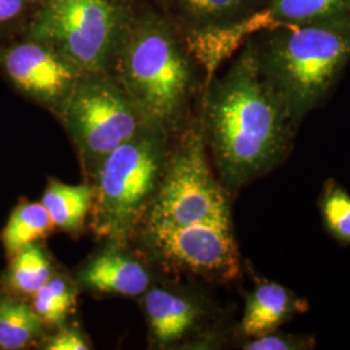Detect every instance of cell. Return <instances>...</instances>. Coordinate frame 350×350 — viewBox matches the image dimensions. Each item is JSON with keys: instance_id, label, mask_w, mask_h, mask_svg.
<instances>
[{"instance_id": "1", "label": "cell", "mask_w": 350, "mask_h": 350, "mask_svg": "<svg viewBox=\"0 0 350 350\" xmlns=\"http://www.w3.org/2000/svg\"><path fill=\"white\" fill-rule=\"evenodd\" d=\"M202 133L228 191L270 173L292 150L297 127L250 46L206 88Z\"/></svg>"}, {"instance_id": "2", "label": "cell", "mask_w": 350, "mask_h": 350, "mask_svg": "<svg viewBox=\"0 0 350 350\" xmlns=\"http://www.w3.org/2000/svg\"><path fill=\"white\" fill-rule=\"evenodd\" d=\"M266 79L296 127L322 104L350 60V13L270 30L256 47Z\"/></svg>"}, {"instance_id": "3", "label": "cell", "mask_w": 350, "mask_h": 350, "mask_svg": "<svg viewBox=\"0 0 350 350\" xmlns=\"http://www.w3.org/2000/svg\"><path fill=\"white\" fill-rule=\"evenodd\" d=\"M111 69L113 78L152 122L166 130L178 122L193 73L187 52L161 18L146 16L126 24Z\"/></svg>"}, {"instance_id": "4", "label": "cell", "mask_w": 350, "mask_h": 350, "mask_svg": "<svg viewBox=\"0 0 350 350\" xmlns=\"http://www.w3.org/2000/svg\"><path fill=\"white\" fill-rule=\"evenodd\" d=\"M167 130L150 124L103 161L94 187L90 227L98 238L122 248L138 234L169 157Z\"/></svg>"}, {"instance_id": "5", "label": "cell", "mask_w": 350, "mask_h": 350, "mask_svg": "<svg viewBox=\"0 0 350 350\" xmlns=\"http://www.w3.org/2000/svg\"><path fill=\"white\" fill-rule=\"evenodd\" d=\"M228 200L227 189L213 173L202 129L193 127L169 152L160 185L140 227L186 234L231 227Z\"/></svg>"}, {"instance_id": "6", "label": "cell", "mask_w": 350, "mask_h": 350, "mask_svg": "<svg viewBox=\"0 0 350 350\" xmlns=\"http://www.w3.org/2000/svg\"><path fill=\"white\" fill-rule=\"evenodd\" d=\"M59 117L88 183L113 150L154 124L109 73L81 75Z\"/></svg>"}, {"instance_id": "7", "label": "cell", "mask_w": 350, "mask_h": 350, "mask_svg": "<svg viewBox=\"0 0 350 350\" xmlns=\"http://www.w3.org/2000/svg\"><path fill=\"white\" fill-rule=\"evenodd\" d=\"M125 25L122 12L109 0H46L30 36L83 75L109 73Z\"/></svg>"}, {"instance_id": "8", "label": "cell", "mask_w": 350, "mask_h": 350, "mask_svg": "<svg viewBox=\"0 0 350 350\" xmlns=\"http://www.w3.org/2000/svg\"><path fill=\"white\" fill-rule=\"evenodd\" d=\"M0 63L14 88L59 116L83 75L62 53L37 40L8 49Z\"/></svg>"}, {"instance_id": "9", "label": "cell", "mask_w": 350, "mask_h": 350, "mask_svg": "<svg viewBox=\"0 0 350 350\" xmlns=\"http://www.w3.org/2000/svg\"><path fill=\"white\" fill-rule=\"evenodd\" d=\"M280 24L266 8L260 12H252L237 21L221 25L208 26L188 30L186 34V51L200 64L205 70L206 88L211 85L214 75L239 46L250 34L261 30H274Z\"/></svg>"}, {"instance_id": "10", "label": "cell", "mask_w": 350, "mask_h": 350, "mask_svg": "<svg viewBox=\"0 0 350 350\" xmlns=\"http://www.w3.org/2000/svg\"><path fill=\"white\" fill-rule=\"evenodd\" d=\"M144 310L152 338L159 345H173L195 335L206 318L202 302L167 288H148Z\"/></svg>"}, {"instance_id": "11", "label": "cell", "mask_w": 350, "mask_h": 350, "mask_svg": "<svg viewBox=\"0 0 350 350\" xmlns=\"http://www.w3.org/2000/svg\"><path fill=\"white\" fill-rule=\"evenodd\" d=\"M309 309L308 300L291 288L270 279H257L245 300L239 325L240 336L254 338L275 331Z\"/></svg>"}, {"instance_id": "12", "label": "cell", "mask_w": 350, "mask_h": 350, "mask_svg": "<svg viewBox=\"0 0 350 350\" xmlns=\"http://www.w3.org/2000/svg\"><path fill=\"white\" fill-rule=\"evenodd\" d=\"M91 258L79 273L82 286L122 296H140L150 288V276L138 260L113 247Z\"/></svg>"}, {"instance_id": "13", "label": "cell", "mask_w": 350, "mask_h": 350, "mask_svg": "<svg viewBox=\"0 0 350 350\" xmlns=\"http://www.w3.org/2000/svg\"><path fill=\"white\" fill-rule=\"evenodd\" d=\"M92 199L91 183L73 186L51 179L40 202L50 214L53 227L65 232H79L91 211Z\"/></svg>"}, {"instance_id": "14", "label": "cell", "mask_w": 350, "mask_h": 350, "mask_svg": "<svg viewBox=\"0 0 350 350\" xmlns=\"http://www.w3.org/2000/svg\"><path fill=\"white\" fill-rule=\"evenodd\" d=\"M53 224L42 202H20L13 209L1 231V243L8 257L38 240L47 238Z\"/></svg>"}, {"instance_id": "15", "label": "cell", "mask_w": 350, "mask_h": 350, "mask_svg": "<svg viewBox=\"0 0 350 350\" xmlns=\"http://www.w3.org/2000/svg\"><path fill=\"white\" fill-rule=\"evenodd\" d=\"M31 305L12 296L0 297V349H25L44 329Z\"/></svg>"}, {"instance_id": "16", "label": "cell", "mask_w": 350, "mask_h": 350, "mask_svg": "<svg viewBox=\"0 0 350 350\" xmlns=\"http://www.w3.org/2000/svg\"><path fill=\"white\" fill-rule=\"evenodd\" d=\"M187 23L188 30L221 25L250 14L252 0H165Z\"/></svg>"}, {"instance_id": "17", "label": "cell", "mask_w": 350, "mask_h": 350, "mask_svg": "<svg viewBox=\"0 0 350 350\" xmlns=\"http://www.w3.org/2000/svg\"><path fill=\"white\" fill-rule=\"evenodd\" d=\"M5 273V284L18 296H33L53 275L49 256L37 244L17 252Z\"/></svg>"}, {"instance_id": "18", "label": "cell", "mask_w": 350, "mask_h": 350, "mask_svg": "<svg viewBox=\"0 0 350 350\" xmlns=\"http://www.w3.org/2000/svg\"><path fill=\"white\" fill-rule=\"evenodd\" d=\"M267 10L280 25H302L350 13V0H270Z\"/></svg>"}, {"instance_id": "19", "label": "cell", "mask_w": 350, "mask_h": 350, "mask_svg": "<svg viewBox=\"0 0 350 350\" xmlns=\"http://www.w3.org/2000/svg\"><path fill=\"white\" fill-rule=\"evenodd\" d=\"M318 209L327 234L340 245L350 247V195L334 178L323 183Z\"/></svg>"}, {"instance_id": "20", "label": "cell", "mask_w": 350, "mask_h": 350, "mask_svg": "<svg viewBox=\"0 0 350 350\" xmlns=\"http://www.w3.org/2000/svg\"><path fill=\"white\" fill-rule=\"evenodd\" d=\"M31 297L33 309L46 325H63L75 306V287L62 275L51 276Z\"/></svg>"}, {"instance_id": "21", "label": "cell", "mask_w": 350, "mask_h": 350, "mask_svg": "<svg viewBox=\"0 0 350 350\" xmlns=\"http://www.w3.org/2000/svg\"><path fill=\"white\" fill-rule=\"evenodd\" d=\"M317 347L313 335L288 334L275 329L260 336L245 338L243 349L247 350H309Z\"/></svg>"}, {"instance_id": "22", "label": "cell", "mask_w": 350, "mask_h": 350, "mask_svg": "<svg viewBox=\"0 0 350 350\" xmlns=\"http://www.w3.org/2000/svg\"><path fill=\"white\" fill-rule=\"evenodd\" d=\"M49 350H88L90 344L83 335L75 328H63L46 341Z\"/></svg>"}, {"instance_id": "23", "label": "cell", "mask_w": 350, "mask_h": 350, "mask_svg": "<svg viewBox=\"0 0 350 350\" xmlns=\"http://www.w3.org/2000/svg\"><path fill=\"white\" fill-rule=\"evenodd\" d=\"M31 0H0V24L16 18Z\"/></svg>"}]
</instances>
